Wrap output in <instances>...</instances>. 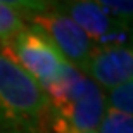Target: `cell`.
<instances>
[{
	"instance_id": "obj_1",
	"label": "cell",
	"mask_w": 133,
	"mask_h": 133,
	"mask_svg": "<svg viewBox=\"0 0 133 133\" xmlns=\"http://www.w3.org/2000/svg\"><path fill=\"white\" fill-rule=\"evenodd\" d=\"M49 112L47 94L0 54V133H43Z\"/></svg>"
},
{
	"instance_id": "obj_2",
	"label": "cell",
	"mask_w": 133,
	"mask_h": 133,
	"mask_svg": "<svg viewBox=\"0 0 133 133\" xmlns=\"http://www.w3.org/2000/svg\"><path fill=\"white\" fill-rule=\"evenodd\" d=\"M47 97L50 109L73 128L97 131L105 111V92L79 69L68 62Z\"/></svg>"
},
{
	"instance_id": "obj_3",
	"label": "cell",
	"mask_w": 133,
	"mask_h": 133,
	"mask_svg": "<svg viewBox=\"0 0 133 133\" xmlns=\"http://www.w3.org/2000/svg\"><path fill=\"white\" fill-rule=\"evenodd\" d=\"M2 55L16 62L45 94L68 64L49 36L35 24H26Z\"/></svg>"
},
{
	"instance_id": "obj_4",
	"label": "cell",
	"mask_w": 133,
	"mask_h": 133,
	"mask_svg": "<svg viewBox=\"0 0 133 133\" xmlns=\"http://www.w3.org/2000/svg\"><path fill=\"white\" fill-rule=\"evenodd\" d=\"M50 9L79 26L83 33L92 40L95 49L124 47L131 45V26L114 19L102 10L94 0H49Z\"/></svg>"
},
{
	"instance_id": "obj_5",
	"label": "cell",
	"mask_w": 133,
	"mask_h": 133,
	"mask_svg": "<svg viewBox=\"0 0 133 133\" xmlns=\"http://www.w3.org/2000/svg\"><path fill=\"white\" fill-rule=\"evenodd\" d=\"M30 24L40 28L49 36L50 42L57 47L61 55L71 66H74L83 73L95 47L79 26H76L69 17H66L64 14H61L54 9L33 16L30 19Z\"/></svg>"
},
{
	"instance_id": "obj_6",
	"label": "cell",
	"mask_w": 133,
	"mask_h": 133,
	"mask_svg": "<svg viewBox=\"0 0 133 133\" xmlns=\"http://www.w3.org/2000/svg\"><path fill=\"white\" fill-rule=\"evenodd\" d=\"M83 74H87L102 90H111L128 79H133L131 45L95 49L85 66Z\"/></svg>"
},
{
	"instance_id": "obj_7",
	"label": "cell",
	"mask_w": 133,
	"mask_h": 133,
	"mask_svg": "<svg viewBox=\"0 0 133 133\" xmlns=\"http://www.w3.org/2000/svg\"><path fill=\"white\" fill-rule=\"evenodd\" d=\"M26 24L28 23L23 16H19L9 7L0 5V54H4L9 49V45L26 28Z\"/></svg>"
},
{
	"instance_id": "obj_8",
	"label": "cell",
	"mask_w": 133,
	"mask_h": 133,
	"mask_svg": "<svg viewBox=\"0 0 133 133\" xmlns=\"http://www.w3.org/2000/svg\"><path fill=\"white\" fill-rule=\"evenodd\" d=\"M105 109L133 116V79L109 90L105 94Z\"/></svg>"
},
{
	"instance_id": "obj_9",
	"label": "cell",
	"mask_w": 133,
	"mask_h": 133,
	"mask_svg": "<svg viewBox=\"0 0 133 133\" xmlns=\"http://www.w3.org/2000/svg\"><path fill=\"white\" fill-rule=\"evenodd\" d=\"M97 133H133V116L105 109Z\"/></svg>"
},
{
	"instance_id": "obj_10",
	"label": "cell",
	"mask_w": 133,
	"mask_h": 133,
	"mask_svg": "<svg viewBox=\"0 0 133 133\" xmlns=\"http://www.w3.org/2000/svg\"><path fill=\"white\" fill-rule=\"evenodd\" d=\"M102 10H105L111 17L131 26L133 16V0H94Z\"/></svg>"
},
{
	"instance_id": "obj_11",
	"label": "cell",
	"mask_w": 133,
	"mask_h": 133,
	"mask_svg": "<svg viewBox=\"0 0 133 133\" xmlns=\"http://www.w3.org/2000/svg\"><path fill=\"white\" fill-rule=\"evenodd\" d=\"M0 5L9 7L19 16L28 17V19L50 9L49 0H0Z\"/></svg>"
},
{
	"instance_id": "obj_12",
	"label": "cell",
	"mask_w": 133,
	"mask_h": 133,
	"mask_svg": "<svg viewBox=\"0 0 133 133\" xmlns=\"http://www.w3.org/2000/svg\"><path fill=\"white\" fill-rule=\"evenodd\" d=\"M43 133H97V131H81V130L73 128L71 124H68L64 119H61L59 116L50 109L49 116H47V123H45Z\"/></svg>"
}]
</instances>
